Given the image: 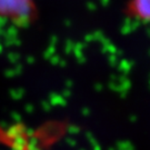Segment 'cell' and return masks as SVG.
<instances>
[{
	"instance_id": "obj_1",
	"label": "cell",
	"mask_w": 150,
	"mask_h": 150,
	"mask_svg": "<svg viewBox=\"0 0 150 150\" xmlns=\"http://www.w3.org/2000/svg\"><path fill=\"white\" fill-rule=\"evenodd\" d=\"M31 0H0V15L13 19H23L31 12Z\"/></svg>"
},
{
	"instance_id": "obj_2",
	"label": "cell",
	"mask_w": 150,
	"mask_h": 150,
	"mask_svg": "<svg viewBox=\"0 0 150 150\" xmlns=\"http://www.w3.org/2000/svg\"><path fill=\"white\" fill-rule=\"evenodd\" d=\"M127 12L139 21L150 22V0H129Z\"/></svg>"
}]
</instances>
